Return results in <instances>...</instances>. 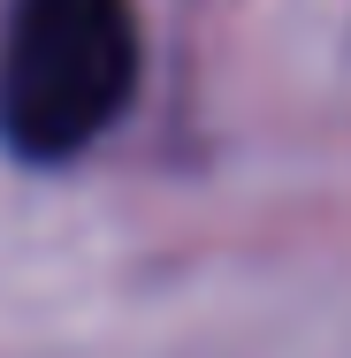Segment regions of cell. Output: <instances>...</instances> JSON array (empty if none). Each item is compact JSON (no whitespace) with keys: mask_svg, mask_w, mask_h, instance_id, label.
Returning <instances> with one entry per match:
<instances>
[{"mask_svg":"<svg viewBox=\"0 0 351 358\" xmlns=\"http://www.w3.org/2000/svg\"><path fill=\"white\" fill-rule=\"evenodd\" d=\"M138 92L130 0H8L0 23V138L23 160H69Z\"/></svg>","mask_w":351,"mask_h":358,"instance_id":"1","label":"cell"}]
</instances>
